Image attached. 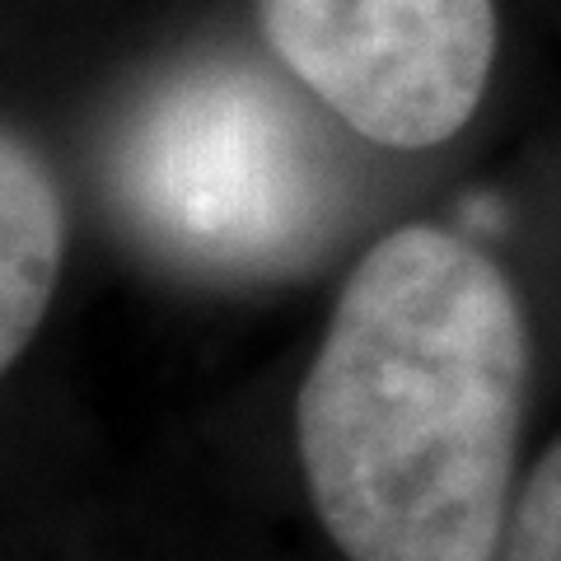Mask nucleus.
<instances>
[{"mask_svg":"<svg viewBox=\"0 0 561 561\" xmlns=\"http://www.w3.org/2000/svg\"><path fill=\"white\" fill-rule=\"evenodd\" d=\"M529 323L478 243L402 225L356 262L295 402L346 561H491L511 519Z\"/></svg>","mask_w":561,"mask_h":561,"instance_id":"obj_1","label":"nucleus"},{"mask_svg":"<svg viewBox=\"0 0 561 561\" xmlns=\"http://www.w3.org/2000/svg\"><path fill=\"white\" fill-rule=\"evenodd\" d=\"M491 561H561V440L534 463Z\"/></svg>","mask_w":561,"mask_h":561,"instance_id":"obj_5","label":"nucleus"},{"mask_svg":"<svg viewBox=\"0 0 561 561\" xmlns=\"http://www.w3.org/2000/svg\"><path fill=\"white\" fill-rule=\"evenodd\" d=\"M257 14L290 76L389 150L463 131L496 61V0H257Z\"/></svg>","mask_w":561,"mask_h":561,"instance_id":"obj_3","label":"nucleus"},{"mask_svg":"<svg viewBox=\"0 0 561 561\" xmlns=\"http://www.w3.org/2000/svg\"><path fill=\"white\" fill-rule=\"evenodd\" d=\"M66 220L43 154L20 131L0 140V365L24 356L61 276Z\"/></svg>","mask_w":561,"mask_h":561,"instance_id":"obj_4","label":"nucleus"},{"mask_svg":"<svg viewBox=\"0 0 561 561\" xmlns=\"http://www.w3.org/2000/svg\"><path fill=\"white\" fill-rule=\"evenodd\" d=\"M117 183L160 249L216 272L300 257L332 206L323 140L286 94L239 66L164 84L127 127Z\"/></svg>","mask_w":561,"mask_h":561,"instance_id":"obj_2","label":"nucleus"}]
</instances>
